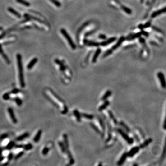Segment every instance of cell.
<instances>
[{"instance_id": "cell-44", "label": "cell", "mask_w": 166, "mask_h": 166, "mask_svg": "<svg viewBox=\"0 0 166 166\" xmlns=\"http://www.w3.org/2000/svg\"><path fill=\"white\" fill-rule=\"evenodd\" d=\"M19 92V90L18 89H14L12 91H10L9 92L10 94H16Z\"/></svg>"}, {"instance_id": "cell-20", "label": "cell", "mask_w": 166, "mask_h": 166, "mask_svg": "<svg viewBox=\"0 0 166 166\" xmlns=\"http://www.w3.org/2000/svg\"><path fill=\"white\" fill-rule=\"evenodd\" d=\"M109 104H110V102H109V101H106L101 106H100L99 108H98L99 111L101 112L103 110H105L106 108L108 107V105H109Z\"/></svg>"}, {"instance_id": "cell-19", "label": "cell", "mask_w": 166, "mask_h": 166, "mask_svg": "<svg viewBox=\"0 0 166 166\" xmlns=\"http://www.w3.org/2000/svg\"><path fill=\"white\" fill-rule=\"evenodd\" d=\"M74 114L76 118L77 121H78V122H80L81 120V117H82L81 115V114L79 113L78 110H77V109H75L74 110Z\"/></svg>"}, {"instance_id": "cell-56", "label": "cell", "mask_w": 166, "mask_h": 166, "mask_svg": "<svg viewBox=\"0 0 166 166\" xmlns=\"http://www.w3.org/2000/svg\"><path fill=\"white\" fill-rule=\"evenodd\" d=\"M2 152H3V149L2 148H0V157L1 155Z\"/></svg>"}, {"instance_id": "cell-30", "label": "cell", "mask_w": 166, "mask_h": 166, "mask_svg": "<svg viewBox=\"0 0 166 166\" xmlns=\"http://www.w3.org/2000/svg\"><path fill=\"white\" fill-rule=\"evenodd\" d=\"M97 119H98V120L100 124L101 127L103 131L104 132L105 131V123L104 122V121L100 117H98Z\"/></svg>"}, {"instance_id": "cell-4", "label": "cell", "mask_w": 166, "mask_h": 166, "mask_svg": "<svg viewBox=\"0 0 166 166\" xmlns=\"http://www.w3.org/2000/svg\"><path fill=\"white\" fill-rule=\"evenodd\" d=\"M158 78L160 80L161 86L162 88H165L166 87V81L165 79V77L163 74L162 72H158L157 73Z\"/></svg>"}, {"instance_id": "cell-34", "label": "cell", "mask_w": 166, "mask_h": 166, "mask_svg": "<svg viewBox=\"0 0 166 166\" xmlns=\"http://www.w3.org/2000/svg\"><path fill=\"white\" fill-rule=\"evenodd\" d=\"M15 145V143L14 141H11L8 143V145L6 146V149H8V150H10V149H13V147H14Z\"/></svg>"}, {"instance_id": "cell-1", "label": "cell", "mask_w": 166, "mask_h": 166, "mask_svg": "<svg viewBox=\"0 0 166 166\" xmlns=\"http://www.w3.org/2000/svg\"><path fill=\"white\" fill-rule=\"evenodd\" d=\"M22 58L20 54H18L17 55V64L18 69V75H19V80L20 86L22 88H24L25 86V81L23 74V67L22 62Z\"/></svg>"}, {"instance_id": "cell-5", "label": "cell", "mask_w": 166, "mask_h": 166, "mask_svg": "<svg viewBox=\"0 0 166 166\" xmlns=\"http://www.w3.org/2000/svg\"><path fill=\"white\" fill-rule=\"evenodd\" d=\"M139 149L140 148L139 146H135L133 147L128 153H127V157H132L135 154H137L139 152Z\"/></svg>"}, {"instance_id": "cell-48", "label": "cell", "mask_w": 166, "mask_h": 166, "mask_svg": "<svg viewBox=\"0 0 166 166\" xmlns=\"http://www.w3.org/2000/svg\"><path fill=\"white\" fill-rule=\"evenodd\" d=\"M98 37H99V38L101 39L104 40V39H106V37H106V36L105 35H104V34H100V35H99Z\"/></svg>"}, {"instance_id": "cell-10", "label": "cell", "mask_w": 166, "mask_h": 166, "mask_svg": "<svg viewBox=\"0 0 166 166\" xmlns=\"http://www.w3.org/2000/svg\"><path fill=\"white\" fill-rule=\"evenodd\" d=\"M66 153L69 159V164L70 165H72L74 163L75 161L72 155V153L71 152V151H70V150L68 149H66Z\"/></svg>"}, {"instance_id": "cell-57", "label": "cell", "mask_w": 166, "mask_h": 166, "mask_svg": "<svg viewBox=\"0 0 166 166\" xmlns=\"http://www.w3.org/2000/svg\"><path fill=\"white\" fill-rule=\"evenodd\" d=\"M102 165V164L101 163H99V164H98V166H101Z\"/></svg>"}, {"instance_id": "cell-27", "label": "cell", "mask_w": 166, "mask_h": 166, "mask_svg": "<svg viewBox=\"0 0 166 166\" xmlns=\"http://www.w3.org/2000/svg\"><path fill=\"white\" fill-rule=\"evenodd\" d=\"M55 62H56V64H57L58 65H59L60 71L63 72L65 71V67L64 66L63 64L60 60H59L57 59H55Z\"/></svg>"}, {"instance_id": "cell-18", "label": "cell", "mask_w": 166, "mask_h": 166, "mask_svg": "<svg viewBox=\"0 0 166 166\" xmlns=\"http://www.w3.org/2000/svg\"><path fill=\"white\" fill-rule=\"evenodd\" d=\"M42 134V131L41 130H39L35 135V137L33 138V141L35 143L38 142L41 137Z\"/></svg>"}, {"instance_id": "cell-22", "label": "cell", "mask_w": 166, "mask_h": 166, "mask_svg": "<svg viewBox=\"0 0 166 166\" xmlns=\"http://www.w3.org/2000/svg\"><path fill=\"white\" fill-rule=\"evenodd\" d=\"M108 115H109V116L110 117V118L112 120V121H113L114 123L115 124H118V121H117V120H116L115 117L114 116L113 112L111 111V110H108Z\"/></svg>"}, {"instance_id": "cell-12", "label": "cell", "mask_w": 166, "mask_h": 166, "mask_svg": "<svg viewBox=\"0 0 166 166\" xmlns=\"http://www.w3.org/2000/svg\"><path fill=\"white\" fill-rule=\"evenodd\" d=\"M127 157V153L125 152L122 155L121 157L120 158V160L117 162V165H119V166L122 165L124 163V162L126 160V159Z\"/></svg>"}, {"instance_id": "cell-33", "label": "cell", "mask_w": 166, "mask_h": 166, "mask_svg": "<svg viewBox=\"0 0 166 166\" xmlns=\"http://www.w3.org/2000/svg\"><path fill=\"white\" fill-rule=\"evenodd\" d=\"M120 124L124 128L127 132H128V133H130V129L129 128V127L123 121H120Z\"/></svg>"}, {"instance_id": "cell-43", "label": "cell", "mask_w": 166, "mask_h": 166, "mask_svg": "<svg viewBox=\"0 0 166 166\" xmlns=\"http://www.w3.org/2000/svg\"><path fill=\"white\" fill-rule=\"evenodd\" d=\"M68 109L67 107L66 106V105H64V109L62 110V111L61 112V114L63 115L66 114V113L68 112Z\"/></svg>"}, {"instance_id": "cell-29", "label": "cell", "mask_w": 166, "mask_h": 166, "mask_svg": "<svg viewBox=\"0 0 166 166\" xmlns=\"http://www.w3.org/2000/svg\"><path fill=\"white\" fill-rule=\"evenodd\" d=\"M81 117H82L83 118L86 119L87 120H93L94 118V116L92 115L88 114H86V113H81Z\"/></svg>"}, {"instance_id": "cell-52", "label": "cell", "mask_w": 166, "mask_h": 166, "mask_svg": "<svg viewBox=\"0 0 166 166\" xmlns=\"http://www.w3.org/2000/svg\"><path fill=\"white\" fill-rule=\"evenodd\" d=\"M23 146H24V145L19 144V145H15L14 146L16 148H23Z\"/></svg>"}, {"instance_id": "cell-13", "label": "cell", "mask_w": 166, "mask_h": 166, "mask_svg": "<svg viewBox=\"0 0 166 166\" xmlns=\"http://www.w3.org/2000/svg\"><path fill=\"white\" fill-rule=\"evenodd\" d=\"M84 44L88 46H98L100 45V43L97 42L89 41L87 40H85L84 41Z\"/></svg>"}, {"instance_id": "cell-46", "label": "cell", "mask_w": 166, "mask_h": 166, "mask_svg": "<svg viewBox=\"0 0 166 166\" xmlns=\"http://www.w3.org/2000/svg\"><path fill=\"white\" fill-rule=\"evenodd\" d=\"M8 135L7 133H4L0 137V139L1 140H3L4 139H5L6 138L8 137Z\"/></svg>"}, {"instance_id": "cell-36", "label": "cell", "mask_w": 166, "mask_h": 166, "mask_svg": "<svg viewBox=\"0 0 166 166\" xmlns=\"http://www.w3.org/2000/svg\"><path fill=\"white\" fill-rule=\"evenodd\" d=\"M32 148L33 146L31 143H28L27 144L24 145L23 148L25 149V150H29L32 149Z\"/></svg>"}, {"instance_id": "cell-14", "label": "cell", "mask_w": 166, "mask_h": 166, "mask_svg": "<svg viewBox=\"0 0 166 166\" xmlns=\"http://www.w3.org/2000/svg\"><path fill=\"white\" fill-rule=\"evenodd\" d=\"M152 142V139L151 138H149V139H146L142 143H141V144L139 145V147L140 149H143V148L146 147V146H147L148 145H149V143H151Z\"/></svg>"}, {"instance_id": "cell-7", "label": "cell", "mask_w": 166, "mask_h": 166, "mask_svg": "<svg viewBox=\"0 0 166 166\" xmlns=\"http://www.w3.org/2000/svg\"><path fill=\"white\" fill-rule=\"evenodd\" d=\"M107 124L108 125V138L106 139V142L108 143L111 140L112 138V128L111 125L109 123L108 121H107Z\"/></svg>"}, {"instance_id": "cell-51", "label": "cell", "mask_w": 166, "mask_h": 166, "mask_svg": "<svg viewBox=\"0 0 166 166\" xmlns=\"http://www.w3.org/2000/svg\"><path fill=\"white\" fill-rule=\"evenodd\" d=\"M141 33V34H143V35L144 36H146V37H148V35H149L148 33H147V32H145V31H142Z\"/></svg>"}, {"instance_id": "cell-58", "label": "cell", "mask_w": 166, "mask_h": 166, "mask_svg": "<svg viewBox=\"0 0 166 166\" xmlns=\"http://www.w3.org/2000/svg\"><path fill=\"white\" fill-rule=\"evenodd\" d=\"M133 166H134V165H135V166H138V164H133Z\"/></svg>"}, {"instance_id": "cell-24", "label": "cell", "mask_w": 166, "mask_h": 166, "mask_svg": "<svg viewBox=\"0 0 166 166\" xmlns=\"http://www.w3.org/2000/svg\"><path fill=\"white\" fill-rule=\"evenodd\" d=\"M29 135V133H25L23 134L22 135L19 136V137H18V138H17L16 140L17 141H21L23 140H24L25 138H27Z\"/></svg>"}, {"instance_id": "cell-41", "label": "cell", "mask_w": 166, "mask_h": 166, "mask_svg": "<svg viewBox=\"0 0 166 166\" xmlns=\"http://www.w3.org/2000/svg\"><path fill=\"white\" fill-rule=\"evenodd\" d=\"M2 98L4 100H8L10 99V93H6L2 96Z\"/></svg>"}, {"instance_id": "cell-32", "label": "cell", "mask_w": 166, "mask_h": 166, "mask_svg": "<svg viewBox=\"0 0 166 166\" xmlns=\"http://www.w3.org/2000/svg\"><path fill=\"white\" fill-rule=\"evenodd\" d=\"M90 125H91V127L94 129V130L95 132H96L97 133H98V134H99L100 135H102V137H103V134L101 133V132L100 131V130L99 129H98V128L96 125H95V124H93V123H91V124H90Z\"/></svg>"}, {"instance_id": "cell-9", "label": "cell", "mask_w": 166, "mask_h": 166, "mask_svg": "<svg viewBox=\"0 0 166 166\" xmlns=\"http://www.w3.org/2000/svg\"><path fill=\"white\" fill-rule=\"evenodd\" d=\"M124 40H125V37H121L119 39V40H118V41L116 43V44L112 47L111 50H115L117 49L121 45V44L122 43V42L124 41Z\"/></svg>"}, {"instance_id": "cell-11", "label": "cell", "mask_w": 166, "mask_h": 166, "mask_svg": "<svg viewBox=\"0 0 166 166\" xmlns=\"http://www.w3.org/2000/svg\"><path fill=\"white\" fill-rule=\"evenodd\" d=\"M116 40V38L115 37H113L111 38H109L107 41L102 42L100 43V45L102 46H106L107 45H109L110 43H113V42L115 41Z\"/></svg>"}, {"instance_id": "cell-3", "label": "cell", "mask_w": 166, "mask_h": 166, "mask_svg": "<svg viewBox=\"0 0 166 166\" xmlns=\"http://www.w3.org/2000/svg\"><path fill=\"white\" fill-rule=\"evenodd\" d=\"M116 130V131L121 135V136L124 139V140L127 142V143L128 144H133L134 142L133 139L129 137V136L126 133H124L122 129L120 128H117Z\"/></svg>"}, {"instance_id": "cell-60", "label": "cell", "mask_w": 166, "mask_h": 166, "mask_svg": "<svg viewBox=\"0 0 166 166\" xmlns=\"http://www.w3.org/2000/svg\"><path fill=\"white\" fill-rule=\"evenodd\" d=\"M143 0H141V1H143Z\"/></svg>"}, {"instance_id": "cell-37", "label": "cell", "mask_w": 166, "mask_h": 166, "mask_svg": "<svg viewBox=\"0 0 166 166\" xmlns=\"http://www.w3.org/2000/svg\"><path fill=\"white\" fill-rule=\"evenodd\" d=\"M13 100H14V101H15V102L16 103L17 105H18L19 106H20L22 105V101L19 98L15 97V98L13 99Z\"/></svg>"}, {"instance_id": "cell-59", "label": "cell", "mask_w": 166, "mask_h": 166, "mask_svg": "<svg viewBox=\"0 0 166 166\" xmlns=\"http://www.w3.org/2000/svg\"><path fill=\"white\" fill-rule=\"evenodd\" d=\"M2 29V27H0V30H1Z\"/></svg>"}, {"instance_id": "cell-42", "label": "cell", "mask_w": 166, "mask_h": 166, "mask_svg": "<svg viewBox=\"0 0 166 166\" xmlns=\"http://www.w3.org/2000/svg\"><path fill=\"white\" fill-rule=\"evenodd\" d=\"M24 151H20V152H19L18 154H17L16 155V156L15 157V158H14L15 159V160H17V159H18V158L21 157L24 155Z\"/></svg>"}, {"instance_id": "cell-16", "label": "cell", "mask_w": 166, "mask_h": 166, "mask_svg": "<svg viewBox=\"0 0 166 166\" xmlns=\"http://www.w3.org/2000/svg\"><path fill=\"white\" fill-rule=\"evenodd\" d=\"M101 52V50L99 48L97 49V50H96V52H95V54H94V55L93 56V57L92 58V62L93 63H96L97 62V58H98L99 55L100 54Z\"/></svg>"}, {"instance_id": "cell-8", "label": "cell", "mask_w": 166, "mask_h": 166, "mask_svg": "<svg viewBox=\"0 0 166 166\" xmlns=\"http://www.w3.org/2000/svg\"><path fill=\"white\" fill-rule=\"evenodd\" d=\"M165 12H166V7H164L163 8H162L160 10H159L157 11L153 12L151 14V18H154L155 17H157L158 16L160 15L161 14L164 13Z\"/></svg>"}, {"instance_id": "cell-55", "label": "cell", "mask_w": 166, "mask_h": 166, "mask_svg": "<svg viewBox=\"0 0 166 166\" xmlns=\"http://www.w3.org/2000/svg\"><path fill=\"white\" fill-rule=\"evenodd\" d=\"M5 158V157H0V162H1V161H2L3 160H4V159Z\"/></svg>"}, {"instance_id": "cell-28", "label": "cell", "mask_w": 166, "mask_h": 166, "mask_svg": "<svg viewBox=\"0 0 166 166\" xmlns=\"http://www.w3.org/2000/svg\"><path fill=\"white\" fill-rule=\"evenodd\" d=\"M8 10L9 12H10L11 13L13 14L14 15H15L17 17H18V18H20L21 17V15H20V14L18 13V12H17L16 10L14 9L13 8H8Z\"/></svg>"}, {"instance_id": "cell-17", "label": "cell", "mask_w": 166, "mask_h": 166, "mask_svg": "<svg viewBox=\"0 0 166 166\" xmlns=\"http://www.w3.org/2000/svg\"><path fill=\"white\" fill-rule=\"evenodd\" d=\"M141 33H136V34H131V35L128 36L127 37L126 39L128 40L131 41V40H132L133 39H135L136 38L139 37L141 36Z\"/></svg>"}, {"instance_id": "cell-53", "label": "cell", "mask_w": 166, "mask_h": 166, "mask_svg": "<svg viewBox=\"0 0 166 166\" xmlns=\"http://www.w3.org/2000/svg\"><path fill=\"white\" fill-rule=\"evenodd\" d=\"M134 137H135V139H136V141H137L138 142H139V139L138 138V137L137 135H134Z\"/></svg>"}, {"instance_id": "cell-23", "label": "cell", "mask_w": 166, "mask_h": 166, "mask_svg": "<svg viewBox=\"0 0 166 166\" xmlns=\"http://www.w3.org/2000/svg\"><path fill=\"white\" fill-rule=\"evenodd\" d=\"M63 139H64V144L65 145V147L66 149H68L69 147V141L68 139V137L66 134H64L63 135Z\"/></svg>"}, {"instance_id": "cell-47", "label": "cell", "mask_w": 166, "mask_h": 166, "mask_svg": "<svg viewBox=\"0 0 166 166\" xmlns=\"http://www.w3.org/2000/svg\"><path fill=\"white\" fill-rule=\"evenodd\" d=\"M150 25H151V22H148L146 23H145L144 25H143V28H149Z\"/></svg>"}, {"instance_id": "cell-25", "label": "cell", "mask_w": 166, "mask_h": 166, "mask_svg": "<svg viewBox=\"0 0 166 166\" xmlns=\"http://www.w3.org/2000/svg\"><path fill=\"white\" fill-rule=\"evenodd\" d=\"M50 90V92H51V93L53 95V96L57 100H58L59 101H60V102H62V103H64V101L62 99L61 97H60L58 95H57L54 91H53V90H52L51 89H49Z\"/></svg>"}, {"instance_id": "cell-35", "label": "cell", "mask_w": 166, "mask_h": 166, "mask_svg": "<svg viewBox=\"0 0 166 166\" xmlns=\"http://www.w3.org/2000/svg\"><path fill=\"white\" fill-rule=\"evenodd\" d=\"M121 8L123 9V10L124 11V12H125L127 14H130L132 13V11L130 8H128L127 7H125L123 5L121 6Z\"/></svg>"}, {"instance_id": "cell-15", "label": "cell", "mask_w": 166, "mask_h": 166, "mask_svg": "<svg viewBox=\"0 0 166 166\" xmlns=\"http://www.w3.org/2000/svg\"><path fill=\"white\" fill-rule=\"evenodd\" d=\"M0 54H1L2 57L4 59L5 61H6V62L8 64H9L10 63V61L9 58H8V57L6 55L3 51V50H2V49L1 46L0 45Z\"/></svg>"}, {"instance_id": "cell-2", "label": "cell", "mask_w": 166, "mask_h": 166, "mask_svg": "<svg viewBox=\"0 0 166 166\" xmlns=\"http://www.w3.org/2000/svg\"><path fill=\"white\" fill-rule=\"evenodd\" d=\"M60 32H61V34L64 36L65 38L67 40V41L68 42V43L69 44L70 46H71V47L72 48V49L73 50H75L76 48V46L74 43L72 39L71 38V37L68 34V33L64 29H61Z\"/></svg>"}, {"instance_id": "cell-38", "label": "cell", "mask_w": 166, "mask_h": 166, "mask_svg": "<svg viewBox=\"0 0 166 166\" xmlns=\"http://www.w3.org/2000/svg\"><path fill=\"white\" fill-rule=\"evenodd\" d=\"M17 1L18 2L21 4L24 5V6H27V7L30 6V4L29 2L25 1L24 0H17Z\"/></svg>"}, {"instance_id": "cell-6", "label": "cell", "mask_w": 166, "mask_h": 166, "mask_svg": "<svg viewBox=\"0 0 166 166\" xmlns=\"http://www.w3.org/2000/svg\"><path fill=\"white\" fill-rule=\"evenodd\" d=\"M8 111L9 116L10 117L11 119L12 120L14 124H17V120L16 118L14 115L13 109L12 108H8Z\"/></svg>"}, {"instance_id": "cell-31", "label": "cell", "mask_w": 166, "mask_h": 166, "mask_svg": "<svg viewBox=\"0 0 166 166\" xmlns=\"http://www.w3.org/2000/svg\"><path fill=\"white\" fill-rule=\"evenodd\" d=\"M58 144L61 150L63 153H66V148L63 142L59 141L58 142Z\"/></svg>"}, {"instance_id": "cell-21", "label": "cell", "mask_w": 166, "mask_h": 166, "mask_svg": "<svg viewBox=\"0 0 166 166\" xmlns=\"http://www.w3.org/2000/svg\"><path fill=\"white\" fill-rule=\"evenodd\" d=\"M38 59L37 58H34L30 62V63L27 65V68L28 69H31L36 64V63L37 62Z\"/></svg>"}, {"instance_id": "cell-50", "label": "cell", "mask_w": 166, "mask_h": 166, "mask_svg": "<svg viewBox=\"0 0 166 166\" xmlns=\"http://www.w3.org/2000/svg\"><path fill=\"white\" fill-rule=\"evenodd\" d=\"M153 29H154L155 31H157V32H162V31H161V30H160L159 29H158V28L156 27L153 26Z\"/></svg>"}, {"instance_id": "cell-54", "label": "cell", "mask_w": 166, "mask_h": 166, "mask_svg": "<svg viewBox=\"0 0 166 166\" xmlns=\"http://www.w3.org/2000/svg\"><path fill=\"white\" fill-rule=\"evenodd\" d=\"M139 40H140V42L142 43H144L145 42V40L143 38H140Z\"/></svg>"}, {"instance_id": "cell-45", "label": "cell", "mask_w": 166, "mask_h": 166, "mask_svg": "<svg viewBox=\"0 0 166 166\" xmlns=\"http://www.w3.org/2000/svg\"><path fill=\"white\" fill-rule=\"evenodd\" d=\"M50 0L52 2H53L55 5L57 7H60V5H61L60 3L59 2H58V1H56V0Z\"/></svg>"}, {"instance_id": "cell-40", "label": "cell", "mask_w": 166, "mask_h": 166, "mask_svg": "<svg viewBox=\"0 0 166 166\" xmlns=\"http://www.w3.org/2000/svg\"><path fill=\"white\" fill-rule=\"evenodd\" d=\"M49 150H50L49 148H48L47 147H44L43 148V149H42V155H44V156H46L48 154V153H49Z\"/></svg>"}, {"instance_id": "cell-39", "label": "cell", "mask_w": 166, "mask_h": 166, "mask_svg": "<svg viewBox=\"0 0 166 166\" xmlns=\"http://www.w3.org/2000/svg\"><path fill=\"white\" fill-rule=\"evenodd\" d=\"M113 53V50H111V49H110V50H108L106 51L105 53L104 54V55H103V57L105 58V57H107L108 56H109V55H110L111 54H112Z\"/></svg>"}, {"instance_id": "cell-26", "label": "cell", "mask_w": 166, "mask_h": 166, "mask_svg": "<svg viewBox=\"0 0 166 166\" xmlns=\"http://www.w3.org/2000/svg\"><path fill=\"white\" fill-rule=\"evenodd\" d=\"M112 95V91L110 90H108L106 91L105 93L103 95L102 97H101L102 101H105L108 99V98Z\"/></svg>"}, {"instance_id": "cell-49", "label": "cell", "mask_w": 166, "mask_h": 166, "mask_svg": "<svg viewBox=\"0 0 166 166\" xmlns=\"http://www.w3.org/2000/svg\"><path fill=\"white\" fill-rule=\"evenodd\" d=\"M13 158V153H10L8 155V161H11Z\"/></svg>"}]
</instances>
